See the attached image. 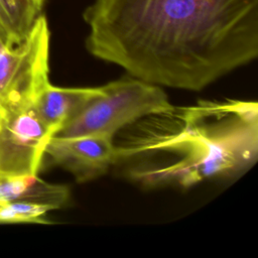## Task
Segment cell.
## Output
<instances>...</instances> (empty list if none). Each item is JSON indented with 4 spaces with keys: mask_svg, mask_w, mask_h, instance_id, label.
I'll list each match as a JSON object with an SVG mask.
<instances>
[{
    "mask_svg": "<svg viewBox=\"0 0 258 258\" xmlns=\"http://www.w3.org/2000/svg\"><path fill=\"white\" fill-rule=\"evenodd\" d=\"M46 0H0V40L8 45L22 41L37 18L43 14Z\"/></svg>",
    "mask_w": 258,
    "mask_h": 258,
    "instance_id": "9c48e42d",
    "label": "cell"
},
{
    "mask_svg": "<svg viewBox=\"0 0 258 258\" xmlns=\"http://www.w3.org/2000/svg\"><path fill=\"white\" fill-rule=\"evenodd\" d=\"M101 93L102 87L60 88L48 83L35 98L34 108L54 136Z\"/></svg>",
    "mask_w": 258,
    "mask_h": 258,
    "instance_id": "52a82bcc",
    "label": "cell"
},
{
    "mask_svg": "<svg viewBox=\"0 0 258 258\" xmlns=\"http://www.w3.org/2000/svg\"><path fill=\"white\" fill-rule=\"evenodd\" d=\"M115 143L114 164L145 187L187 188L213 178L237 177L258 156V105L206 100L145 116Z\"/></svg>",
    "mask_w": 258,
    "mask_h": 258,
    "instance_id": "7a4b0ae2",
    "label": "cell"
},
{
    "mask_svg": "<svg viewBox=\"0 0 258 258\" xmlns=\"http://www.w3.org/2000/svg\"><path fill=\"white\" fill-rule=\"evenodd\" d=\"M44 158L71 172L78 182H87L105 174L114 165V136L92 134L52 136L44 150Z\"/></svg>",
    "mask_w": 258,
    "mask_h": 258,
    "instance_id": "8992f818",
    "label": "cell"
},
{
    "mask_svg": "<svg viewBox=\"0 0 258 258\" xmlns=\"http://www.w3.org/2000/svg\"><path fill=\"white\" fill-rule=\"evenodd\" d=\"M166 93L160 86L137 78H125L102 86V93L55 135L115 136L137 120L169 109Z\"/></svg>",
    "mask_w": 258,
    "mask_h": 258,
    "instance_id": "3957f363",
    "label": "cell"
},
{
    "mask_svg": "<svg viewBox=\"0 0 258 258\" xmlns=\"http://www.w3.org/2000/svg\"><path fill=\"white\" fill-rule=\"evenodd\" d=\"M52 136L34 104L0 105V181L38 174Z\"/></svg>",
    "mask_w": 258,
    "mask_h": 258,
    "instance_id": "5b68a950",
    "label": "cell"
},
{
    "mask_svg": "<svg viewBox=\"0 0 258 258\" xmlns=\"http://www.w3.org/2000/svg\"><path fill=\"white\" fill-rule=\"evenodd\" d=\"M85 44L158 86L200 91L258 55V0H93Z\"/></svg>",
    "mask_w": 258,
    "mask_h": 258,
    "instance_id": "6da1fadb",
    "label": "cell"
},
{
    "mask_svg": "<svg viewBox=\"0 0 258 258\" xmlns=\"http://www.w3.org/2000/svg\"><path fill=\"white\" fill-rule=\"evenodd\" d=\"M50 30L41 14L27 36L17 44L0 40V105L34 104L49 83Z\"/></svg>",
    "mask_w": 258,
    "mask_h": 258,
    "instance_id": "277c9868",
    "label": "cell"
},
{
    "mask_svg": "<svg viewBox=\"0 0 258 258\" xmlns=\"http://www.w3.org/2000/svg\"><path fill=\"white\" fill-rule=\"evenodd\" d=\"M69 200V189L64 185L42 180L38 174L21 175L0 181V205L13 202H28L62 208Z\"/></svg>",
    "mask_w": 258,
    "mask_h": 258,
    "instance_id": "ba28073f",
    "label": "cell"
}]
</instances>
